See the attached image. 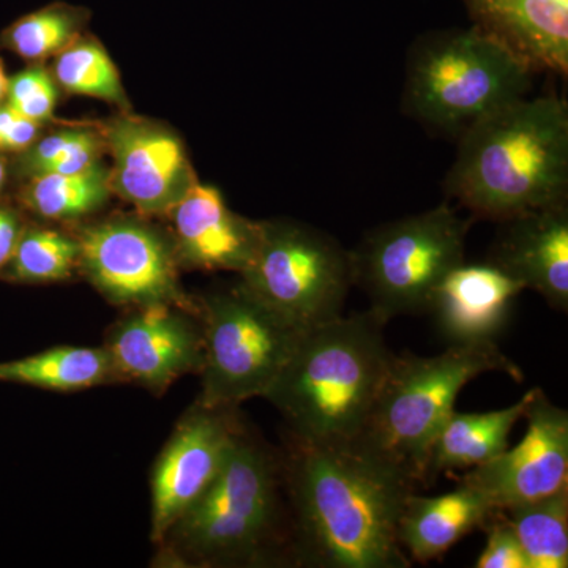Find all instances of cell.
Instances as JSON below:
<instances>
[{
    "instance_id": "6da1fadb",
    "label": "cell",
    "mask_w": 568,
    "mask_h": 568,
    "mask_svg": "<svg viewBox=\"0 0 568 568\" xmlns=\"http://www.w3.org/2000/svg\"><path fill=\"white\" fill-rule=\"evenodd\" d=\"M294 566L407 568L398 521L416 481L351 444L302 443L282 454Z\"/></svg>"
},
{
    "instance_id": "7a4b0ae2",
    "label": "cell",
    "mask_w": 568,
    "mask_h": 568,
    "mask_svg": "<svg viewBox=\"0 0 568 568\" xmlns=\"http://www.w3.org/2000/svg\"><path fill=\"white\" fill-rule=\"evenodd\" d=\"M156 547V560L164 566H294L282 454L245 425L211 487L175 519Z\"/></svg>"
},
{
    "instance_id": "3957f363",
    "label": "cell",
    "mask_w": 568,
    "mask_h": 568,
    "mask_svg": "<svg viewBox=\"0 0 568 568\" xmlns=\"http://www.w3.org/2000/svg\"><path fill=\"white\" fill-rule=\"evenodd\" d=\"M444 192L477 219L496 222L567 201L566 100L525 97L467 130Z\"/></svg>"
},
{
    "instance_id": "277c9868",
    "label": "cell",
    "mask_w": 568,
    "mask_h": 568,
    "mask_svg": "<svg viewBox=\"0 0 568 568\" xmlns=\"http://www.w3.org/2000/svg\"><path fill=\"white\" fill-rule=\"evenodd\" d=\"M366 310L302 332L264 398L302 443L351 444L364 428L394 354Z\"/></svg>"
},
{
    "instance_id": "5b68a950",
    "label": "cell",
    "mask_w": 568,
    "mask_h": 568,
    "mask_svg": "<svg viewBox=\"0 0 568 568\" xmlns=\"http://www.w3.org/2000/svg\"><path fill=\"white\" fill-rule=\"evenodd\" d=\"M537 71L477 26L429 32L407 54L402 110L459 140L493 112L529 95Z\"/></svg>"
},
{
    "instance_id": "8992f818",
    "label": "cell",
    "mask_w": 568,
    "mask_h": 568,
    "mask_svg": "<svg viewBox=\"0 0 568 568\" xmlns=\"http://www.w3.org/2000/svg\"><path fill=\"white\" fill-rule=\"evenodd\" d=\"M521 381L523 373L497 343L450 345L444 353L394 355L364 428L351 443L424 484L429 450L455 410L459 392L485 373Z\"/></svg>"
},
{
    "instance_id": "52a82bcc",
    "label": "cell",
    "mask_w": 568,
    "mask_h": 568,
    "mask_svg": "<svg viewBox=\"0 0 568 568\" xmlns=\"http://www.w3.org/2000/svg\"><path fill=\"white\" fill-rule=\"evenodd\" d=\"M473 220L448 204L379 224L349 250L354 286L384 324L428 312L444 276L465 261Z\"/></svg>"
},
{
    "instance_id": "ba28073f",
    "label": "cell",
    "mask_w": 568,
    "mask_h": 568,
    "mask_svg": "<svg viewBox=\"0 0 568 568\" xmlns=\"http://www.w3.org/2000/svg\"><path fill=\"white\" fill-rule=\"evenodd\" d=\"M241 276L254 298L302 332L342 317L354 286L349 250L294 220L261 222L260 245Z\"/></svg>"
},
{
    "instance_id": "9c48e42d",
    "label": "cell",
    "mask_w": 568,
    "mask_h": 568,
    "mask_svg": "<svg viewBox=\"0 0 568 568\" xmlns=\"http://www.w3.org/2000/svg\"><path fill=\"white\" fill-rule=\"evenodd\" d=\"M197 302L204 357L196 402L204 406H241L246 399L264 398L302 331L261 304L241 283Z\"/></svg>"
},
{
    "instance_id": "30bf717a",
    "label": "cell",
    "mask_w": 568,
    "mask_h": 568,
    "mask_svg": "<svg viewBox=\"0 0 568 568\" xmlns=\"http://www.w3.org/2000/svg\"><path fill=\"white\" fill-rule=\"evenodd\" d=\"M78 244L82 272L111 304H171L200 312V302L179 283L174 242L151 224L110 220L88 227Z\"/></svg>"
},
{
    "instance_id": "8fae6325",
    "label": "cell",
    "mask_w": 568,
    "mask_h": 568,
    "mask_svg": "<svg viewBox=\"0 0 568 568\" xmlns=\"http://www.w3.org/2000/svg\"><path fill=\"white\" fill-rule=\"evenodd\" d=\"M244 426L239 406L194 402L186 410L153 466V544L159 545L175 519L211 487Z\"/></svg>"
},
{
    "instance_id": "7c38bea8",
    "label": "cell",
    "mask_w": 568,
    "mask_h": 568,
    "mask_svg": "<svg viewBox=\"0 0 568 568\" xmlns=\"http://www.w3.org/2000/svg\"><path fill=\"white\" fill-rule=\"evenodd\" d=\"M103 346L121 384L162 395L181 377L200 375L203 321L200 312L178 305L134 306L112 325Z\"/></svg>"
},
{
    "instance_id": "4fadbf2b",
    "label": "cell",
    "mask_w": 568,
    "mask_h": 568,
    "mask_svg": "<svg viewBox=\"0 0 568 568\" xmlns=\"http://www.w3.org/2000/svg\"><path fill=\"white\" fill-rule=\"evenodd\" d=\"M528 432L459 480L480 493L495 510L534 503L568 488V413L534 387L525 414Z\"/></svg>"
},
{
    "instance_id": "5bb4252c",
    "label": "cell",
    "mask_w": 568,
    "mask_h": 568,
    "mask_svg": "<svg viewBox=\"0 0 568 568\" xmlns=\"http://www.w3.org/2000/svg\"><path fill=\"white\" fill-rule=\"evenodd\" d=\"M114 159L112 193L145 215L173 211L196 183L186 153L175 134L144 119H115L104 130Z\"/></svg>"
},
{
    "instance_id": "9a60e30c",
    "label": "cell",
    "mask_w": 568,
    "mask_h": 568,
    "mask_svg": "<svg viewBox=\"0 0 568 568\" xmlns=\"http://www.w3.org/2000/svg\"><path fill=\"white\" fill-rule=\"evenodd\" d=\"M488 263L545 298L568 310V203L547 205L503 220Z\"/></svg>"
},
{
    "instance_id": "2e32d148",
    "label": "cell",
    "mask_w": 568,
    "mask_h": 568,
    "mask_svg": "<svg viewBox=\"0 0 568 568\" xmlns=\"http://www.w3.org/2000/svg\"><path fill=\"white\" fill-rule=\"evenodd\" d=\"M523 291L521 283L488 261H463L444 276L426 313L450 345H487L507 327Z\"/></svg>"
},
{
    "instance_id": "e0dca14e",
    "label": "cell",
    "mask_w": 568,
    "mask_h": 568,
    "mask_svg": "<svg viewBox=\"0 0 568 568\" xmlns=\"http://www.w3.org/2000/svg\"><path fill=\"white\" fill-rule=\"evenodd\" d=\"M171 215L175 253L190 267L242 274L252 264L261 241V222L231 211L219 190L194 183Z\"/></svg>"
},
{
    "instance_id": "ac0fdd59",
    "label": "cell",
    "mask_w": 568,
    "mask_h": 568,
    "mask_svg": "<svg viewBox=\"0 0 568 568\" xmlns=\"http://www.w3.org/2000/svg\"><path fill=\"white\" fill-rule=\"evenodd\" d=\"M474 26L536 71L568 73V0H462Z\"/></svg>"
},
{
    "instance_id": "d6986e66",
    "label": "cell",
    "mask_w": 568,
    "mask_h": 568,
    "mask_svg": "<svg viewBox=\"0 0 568 568\" xmlns=\"http://www.w3.org/2000/svg\"><path fill=\"white\" fill-rule=\"evenodd\" d=\"M495 508L476 489L459 484L446 495L407 496L398 538L407 558L426 564L443 558L474 529L484 528Z\"/></svg>"
},
{
    "instance_id": "ffe728a7",
    "label": "cell",
    "mask_w": 568,
    "mask_h": 568,
    "mask_svg": "<svg viewBox=\"0 0 568 568\" xmlns=\"http://www.w3.org/2000/svg\"><path fill=\"white\" fill-rule=\"evenodd\" d=\"M534 388L519 402L489 413H454L447 417L429 450L426 478H436L450 470L476 469L496 458L508 447V436L525 418Z\"/></svg>"
},
{
    "instance_id": "44dd1931",
    "label": "cell",
    "mask_w": 568,
    "mask_h": 568,
    "mask_svg": "<svg viewBox=\"0 0 568 568\" xmlns=\"http://www.w3.org/2000/svg\"><path fill=\"white\" fill-rule=\"evenodd\" d=\"M0 383L80 392L121 381L104 346H58L31 357L0 362Z\"/></svg>"
},
{
    "instance_id": "7402d4cb",
    "label": "cell",
    "mask_w": 568,
    "mask_h": 568,
    "mask_svg": "<svg viewBox=\"0 0 568 568\" xmlns=\"http://www.w3.org/2000/svg\"><path fill=\"white\" fill-rule=\"evenodd\" d=\"M503 511L525 549L529 568L568 567V488Z\"/></svg>"
},
{
    "instance_id": "603a6c76",
    "label": "cell",
    "mask_w": 568,
    "mask_h": 568,
    "mask_svg": "<svg viewBox=\"0 0 568 568\" xmlns=\"http://www.w3.org/2000/svg\"><path fill=\"white\" fill-rule=\"evenodd\" d=\"M29 179L22 200L37 215L48 220H74L99 211L112 193L110 170L100 162L77 174Z\"/></svg>"
},
{
    "instance_id": "cb8c5ba5",
    "label": "cell",
    "mask_w": 568,
    "mask_h": 568,
    "mask_svg": "<svg viewBox=\"0 0 568 568\" xmlns=\"http://www.w3.org/2000/svg\"><path fill=\"white\" fill-rule=\"evenodd\" d=\"M88 20V10L51 3L14 21L3 31L0 43L26 61H40L65 50Z\"/></svg>"
},
{
    "instance_id": "d4e9b609",
    "label": "cell",
    "mask_w": 568,
    "mask_h": 568,
    "mask_svg": "<svg viewBox=\"0 0 568 568\" xmlns=\"http://www.w3.org/2000/svg\"><path fill=\"white\" fill-rule=\"evenodd\" d=\"M78 265V239L37 227L22 231L7 272L14 282L51 283L70 278Z\"/></svg>"
},
{
    "instance_id": "484cf974",
    "label": "cell",
    "mask_w": 568,
    "mask_h": 568,
    "mask_svg": "<svg viewBox=\"0 0 568 568\" xmlns=\"http://www.w3.org/2000/svg\"><path fill=\"white\" fill-rule=\"evenodd\" d=\"M55 78L67 91L97 97L125 106L121 78L102 44L93 39L71 41L59 52Z\"/></svg>"
},
{
    "instance_id": "4316f807",
    "label": "cell",
    "mask_w": 568,
    "mask_h": 568,
    "mask_svg": "<svg viewBox=\"0 0 568 568\" xmlns=\"http://www.w3.org/2000/svg\"><path fill=\"white\" fill-rule=\"evenodd\" d=\"M102 140L89 129H67L33 142L20 160V171L29 178L47 174H77L99 162Z\"/></svg>"
},
{
    "instance_id": "83f0119b",
    "label": "cell",
    "mask_w": 568,
    "mask_h": 568,
    "mask_svg": "<svg viewBox=\"0 0 568 568\" xmlns=\"http://www.w3.org/2000/svg\"><path fill=\"white\" fill-rule=\"evenodd\" d=\"M6 99L7 104L18 114L43 123L52 118V111L58 102V89L50 71L36 65L9 78Z\"/></svg>"
},
{
    "instance_id": "f1b7e54d",
    "label": "cell",
    "mask_w": 568,
    "mask_h": 568,
    "mask_svg": "<svg viewBox=\"0 0 568 568\" xmlns=\"http://www.w3.org/2000/svg\"><path fill=\"white\" fill-rule=\"evenodd\" d=\"M488 540L478 556L477 568H529L525 549L503 510H495L484 525Z\"/></svg>"
},
{
    "instance_id": "f546056e",
    "label": "cell",
    "mask_w": 568,
    "mask_h": 568,
    "mask_svg": "<svg viewBox=\"0 0 568 568\" xmlns=\"http://www.w3.org/2000/svg\"><path fill=\"white\" fill-rule=\"evenodd\" d=\"M41 123L0 104V151L24 152L39 136Z\"/></svg>"
},
{
    "instance_id": "4dcf8cb0",
    "label": "cell",
    "mask_w": 568,
    "mask_h": 568,
    "mask_svg": "<svg viewBox=\"0 0 568 568\" xmlns=\"http://www.w3.org/2000/svg\"><path fill=\"white\" fill-rule=\"evenodd\" d=\"M22 231L17 213L0 209V272L10 264Z\"/></svg>"
},
{
    "instance_id": "1f68e13d",
    "label": "cell",
    "mask_w": 568,
    "mask_h": 568,
    "mask_svg": "<svg viewBox=\"0 0 568 568\" xmlns=\"http://www.w3.org/2000/svg\"><path fill=\"white\" fill-rule=\"evenodd\" d=\"M7 91H9V78H7L3 63L0 61V104L6 100Z\"/></svg>"
},
{
    "instance_id": "d6a6232c",
    "label": "cell",
    "mask_w": 568,
    "mask_h": 568,
    "mask_svg": "<svg viewBox=\"0 0 568 568\" xmlns=\"http://www.w3.org/2000/svg\"><path fill=\"white\" fill-rule=\"evenodd\" d=\"M7 179V164L6 160L0 155V190H2L3 183H6Z\"/></svg>"
}]
</instances>
